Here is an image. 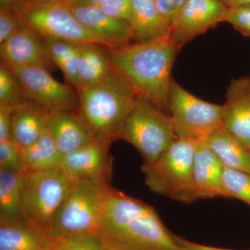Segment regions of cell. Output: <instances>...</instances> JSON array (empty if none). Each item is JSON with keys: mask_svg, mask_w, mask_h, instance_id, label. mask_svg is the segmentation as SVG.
Segmentation results:
<instances>
[{"mask_svg": "<svg viewBox=\"0 0 250 250\" xmlns=\"http://www.w3.org/2000/svg\"><path fill=\"white\" fill-rule=\"evenodd\" d=\"M130 24L136 43L147 42L167 34L170 26L161 17L156 0H131Z\"/></svg>", "mask_w": 250, "mask_h": 250, "instance_id": "cell-21", "label": "cell"}, {"mask_svg": "<svg viewBox=\"0 0 250 250\" xmlns=\"http://www.w3.org/2000/svg\"><path fill=\"white\" fill-rule=\"evenodd\" d=\"M78 113L95 141L111 146L120 139L137 95L113 68L101 83L77 90Z\"/></svg>", "mask_w": 250, "mask_h": 250, "instance_id": "cell-3", "label": "cell"}, {"mask_svg": "<svg viewBox=\"0 0 250 250\" xmlns=\"http://www.w3.org/2000/svg\"><path fill=\"white\" fill-rule=\"evenodd\" d=\"M12 109L0 105V141L13 139L11 115Z\"/></svg>", "mask_w": 250, "mask_h": 250, "instance_id": "cell-34", "label": "cell"}, {"mask_svg": "<svg viewBox=\"0 0 250 250\" xmlns=\"http://www.w3.org/2000/svg\"><path fill=\"white\" fill-rule=\"evenodd\" d=\"M176 238H177V241L182 250H236L203 246V245L197 244V243L187 241V240L177 236H176Z\"/></svg>", "mask_w": 250, "mask_h": 250, "instance_id": "cell-35", "label": "cell"}, {"mask_svg": "<svg viewBox=\"0 0 250 250\" xmlns=\"http://www.w3.org/2000/svg\"><path fill=\"white\" fill-rule=\"evenodd\" d=\"M224 166L210 149L207 140L197 143L193 166L194 192L196 200L229 197L224 185Z\"/></svg>", "mask_w": 250, "mask_h": 250, "instance_id": "cell-16", "label": "cell"}, {"mask_svg": "<svg viewBox=\"0 0 250 250\" xmlns=\"http://www.w3.org/2000/svg\"><path fill=\"white\" fill-rule=\"evenodd\" d=\"M47 129L62 155L94 141L78 111H51Z\"/></svg>", "mask_w": 250, "mask_h": 250, "instance_id": "cell-17", "label": "cell"}, {"mask_svg": "<svg viewBox=\"0 0 250 250\" xmlns=\"http://www.w3.org/2000/svg\"><path fill=\"white\" fill-rule=\"evenodd\" d=\"M17 2L18 0H0L1 9H13Z\"/></svg>", "mask_w": 250, "mask_h": 250, "instance_id": "cell-39", "label": "cell"}, {"mask_svg": "<svg viewBox=\"0 0 250 250\" xmlns=\"http://www.w3.org/2000/svg\"><path fill=\"white\" fill-rule=\"evenodd\" d=\"M70 0H20L14 6V9L18 11L34 5L45 4V3L66 2Z\"/></svg>", "mask_w": 250, "mask_h": 250, "instance_id": "cell-36", "label": "cell"}, {"mask_svg": "<svg viewBox=\"0 0 250 250\" xmlns=\"http://www.w3.org/2000/svg\"><path fill=\"white\" fill-rule=\"evenodd\" d=\"M62 157V153L47 129L35 142L21 149L22 172L60 167Z\"/></svg>", "mask_w": 250, "mask_h": 250, "instance_id": "cell-24", "label": "cell"}, {"mask_svg": "<svg viewBox=\"0 0 250 250\" xmlns=\"http://www.w3.org/2000/svg\"><path fill=\"white\" fill-rule=\"evenodd\" d=\"M228 6H250V0H229Z\"/></svg>", "mask_w": 250, "mask_h": 250, "instance_id": "cell-38", "label": "cell"}, {"mask_svg": "<svg viewBox=\"0 0 250 250\" xmlns=\"http://www.w3.org/2000/svg\"><path fill=\"white\" fill-rule=\"evenodd\" d=\"M95 237L103 250H182L154 207L114 188Z\"/></svg>", "mask_w": 250, "mask_h": 250, "instance_id": "cell-1", "label": "cell"}, {"mask_svg": "<svg viewBox=\"0 0 250 250\" xmlns=\"http://www.w3.org/2000/svg\"><path fill=\"white\" fill-rule=\"evenodd\" d=\"M199 141L177 138L154 163L143 164L145 182L151 191L182 203L196 201L192 166Z\"/></svg>", "mask_w": 250, "mask_h": 250, "instance_id": "cell-5", "label": "cell"}, {"mask_svg": "<svg viewBox=\"0 0 250 250\" xmlns=\"http://www.w3.org/2000/svg\"><path fill=\"white\" fill-rule=\"evenodd\" d=\"M66 4L82 24L106 42L108 48L124 47L134 41L129 22L108 16L100 6Z\"/></svg>", "mask_w": 250, "mask_h": 250, "instance_id": "cell-14", "label": "cell"}, {"mask_svg": "<svg viewBox=\"0 0 250 250\" xmlns=\"http://www.w3.org/2000/svg\"><path fill=\"white\" fill-rule=\"evenodd\" d=\"M103 0H70L66 4L70 5H80V6H98Z\"/></svg>", "mask_w": 250, "mask_h": 250, "instance_id": "cell-37", "label": "cell"}, {"mask_svg": "<svg viewBox=\"0 0 250 250\" xmlns=\"http://www.w3.org/2000/svg\"><path fill=\"white\" fill-rule=\"evenodd\" d=\"M28 100L17 77L4 62L0 66V105L14 109Z\"/></svg>", "mask_w": 250, "mask_h": 250, "instance_id": "cell-26", "label": "cell"}, {"mask_svg": "<svg viewBox=\"0 0 250 250\" xmlns=\"http://www.w3.org/2000/svg\"><path fill=\"white\" fill-rule=\"evenodd\" d=\"M225 22L250 37V6H228Z\"/></svg>", "mask_w": 250, "mask_h": 250, "instance_id": "cell-31", "label": "cell"}, {"mask_svg": "<svg viewBox=\"0 0 250 250\" xmlns=\"http://www.w3.org/2000/svg\"><path fill=\"white\" fill-rule=\"evenodd\" d=\"M223 178L229 196L250 206V174L224 167Z\"/></svg>", "mask_w": 250, "mask_h": 250, "instance_id": "cell-27", "label": "cell"}, {"mask_svg": "<svg viewBox=\"0 0 250 250\" xmlns=\"http://www.w3.org/2000/svg\"><path fill=\"white\" fill-rule=\"evenodd\" d=\"M110 184L77 179L52 224L47 238L95 236L103 219Z\"/></svg>", "mask_w": 250, "mask_h": 250, "instance_id": "cell-4", "label": "cell"}, {"mask_svg": "<svg viewBox=\"0 0 250 250\" xmlns=\"http://www.w3.org/2000/svg\"><path fill=\"white\" fill-rule=\"evenodd\" d=\"M71 183L60 167L22 172L23 213L28 223L45 236Z\"/></svg>", "mask_w": 250, "mask_h": 250, "instance_id": "cell-6", "label": "cell"}, {"mask_svg": "<svg viewBox=\"0 0 250 250\" xmlns=\"http://www.w3.org/2000/svg\"><path fill=\"white\" fill-rule=\"evenodd\" d=\"M52 62L62 70L65 80L79 88V54L76 42L62 39L44 38Z\"/></svg>", "mask_w": 250, "mask_h": 250, "instance_id": "cell-25", "label": "cell"}, {"mask_svg": "<svg viewBox=\"0 0 250 250\" xmlns=\"http://www.w3.org/2000/svg\"><path fill=\"white\" fill-rule=\"evenodd\" d=\"M110 145L94 141L84 147L62 155L60 167L72 180L83 179L110 184L113 158Z\"/></svg>", "mask_w": 250, "mask_h": 250, "instance_id": "cell-12", "label": "cell"}, {"mask_svg": "<svg viewBox=\"0 0 250 250\" xmlns=\"http://www.w3.org/2000/svg\"><path fill=\"white\" fill-rule=\"evenodd\" d=\"M206 140L224 167L250 174V149L223 125Z\"/></svg>", "mask_w": 250, "mask_h": 250, "instance_id": "cell-19", "label": "cell"}, {"mask_svg": "<svg viewBox=\"0 0 250 250\" xmlns=\"http://www.w3.org/2000/svg\"><path fill=\"white\" fill-rule=\"evenodd\" d=\"M98 6L108 16L130 24L132 13L131 0H103Z\"/></svg>", "mask_w": 250, "mask_h": 250, "instance_id": "cell-32", "label": "cell"}, {"mask_svg": "<svg viewBox=\"0 0 250 250\" xmlns=\"http://www.w3.org/2000/svg\"><path fill=\"white\" fill-rule=\"evenodd\" d=\"M20 1V0H18V1ZM18 2H17V3H18Z\"/></svg>", "mask_w": 250, "mask_h": 250, "instance_id": "cell-41", "label": "cell"}, {"mask_svg": "<svg viewBox=\"0 0 250 250\" xmlns=\"http://www.w3.org/2000/svg\"><path fill=\"white\" fill-rule=\"evenodd\" d=\"M178 52L168 33L147 42L106 48L113 68L137 97L149 100L169 115L171 71Z\"/></svg>", "mask_w": 250, "mask_h": 250, "instance_id": "cell-2", "label": "cell"}, {"mask_svg": "<svg viewBox=\"0 0 250 250\" xmlns=\"http://www.w3.org/2000/svg\"><path fill=\"white\" fill-rule=\"evenodd\" d=\"M0 223H27L22 204V172L0 169Z\"/></svg>", "mask_w": 250, "mask_h": 250, "instance_id": "cell-22", "label": "cell"}, {"mask_svg": "<svg viewBox=\"0 0 250 250\" xmlns=\"http://www.w3.org/2000/svg\"><path fill=\"white\" fill-rule=\"evenodd\" d=\"M0 250H50V246L29 223H0Z\"/></svg>", "mask_w": 250, "mask_h": 250, "instance_id": "cell-23", "label": "cell"}, {"mask_svg": "<svg viewBox=\"0 0 250 250\" xmlns=\"http://www.w3.org/2000/svg\"><path fill=\"white\" fill-rule=\"evenodd\" d=\"M223 106L224 126L250 149V77L231 80Z\"/></svg>", "mask_w": 250, "mask_h": 250, "instance_id": "cell-15", "label": "cell"}, {"mask_svg": "<svg viewBox=\"0 0 250 250\" xmlns=\"http://www.w3.org/2000/svg\"><path fill=\"white\" fill-rule=\"evenodd\" d=\"M0 169L22 172L21 149L13 139L0 141Z\"/></svg>", "mask_w": 250, "mask_h": 250, "instance_id": "cell-28", "label": "cell"}, {"mask_svg": "<svg viewBox=\"0 0 250 250\" xmlns=\"http://www.w3.org/2000/svg\"><path fill=\"white\" fill-rule=\"evenodd\" d=\"M23 23L41 37L81 43L98 44L108 48L101 38L90 31L72 14L64 2L45 3L19 10Z\"/></svg>", "mask_w": 250, "mask_h": 250, "instance_id": "cell-9", "label": "cell"}, {"mask_svg": "<svg viewBox=\"0 0 250 250\" xmlns=\"http://www.w3.org/2000/svg\"><path fill=\"white\" fill-rule=\"evenodd\" d=\"M49 241L50 250H103L95 236L62 237Z\"/></svg>", "mask_w": 250, "mask_h": 250, "instance_id": "cell-29", "label": "cell"}, {"mask_svg": "<svg viewBox=\"0 0 250 250\" xmlns=\"http://www.w3.org/2000/svg\"><path fill=\"white\" fill-rule=\"evenodd\" d=\"M188 0H156L161 17L171 26Z\"/></svg>", "mask_w": 250, "mask_h": 250, "instance_id": "cell-33", "label": "cell"}, {"mask_svg": "<svg viewBox=\"0 0 250 250\" xmlns=\"http://www.w3.org/2000/svg\"><path fill=\"white\" fill-rule=\"evenodd\" d=\"M169 112L177 138L202 141L223 125V105L208 103L172 80Z\"/></svg>", "mask_w": 250, "mask_h": 250, "instance_id": "cell-8", "label": "cell"}, {"mask_svg": "<svg viewBox=\"0 0 250 250\" xmlns=\"http://www.w3.org/2000/svg\"><path fill=\"white\" fill-rule=\"evenodd\" d=\"M220 1H224V2H225V4H227V3H228V1H229V0H220Z\"/></svg>", "mask_w": 250, "mask_h": 250, "instance_id": "cell-40", "label": "cell"}, {"mask_svg": "<svg viewBox=\"0 0 250 250\" xmlns=\"http://www.w3.org/2000/svg\"><path fill=\"white\" fill-rule=\"evenodd\" d=\"M228 6L220 0H188L171 24L168 35L177 49L225 22Z\"/></svg>", "mask_w": 250, "mask_h": 250, "instance_id": "cell-11", "label": "cell"}, {"mask_svg": "<svg viewBox=\"0 0 250 250\" xmlns=\"http://www.w3.org/2000/svg\"><path fill=\"white\" fill-rule=\"evenodd\" d=\"M79 54V88H88L101 83L113 72V67L107 52L100 45L81 42L77 43Z\"/></svg>", "mask_w": 250, "mask_h": 250, "instance_id": "cell-20", "label": "cell"}, {"mask_svg": "<svg viewBox=\"0 0 250 250\" xmlns=\"http://www.w3.org/2000/svg\"><path fill=\"white\" fill-rule=\"evenodd\" d=\"M50 110L27 100L11 111V134L21 149L31 146L48 126Z\"/></svg>", "mask_w": 250, "mask_h": 250, "instance_id": "cell-18", "label": "cell"}, {"mask_svg": "<svg viewBox=\"0 0 250 250\" xmlns=\"http://www.w3.org/2000/svg\"><path fill=\"white\" fill-rule=\"evenodd\" d=\"M8 67L17 77L28 100L50 111H78V94L69 85L57 82L47 69L38 65Z\"/></svg>", "mask_w": 250, "mask_h": 250, "instance_id": "cell-10", "label": "cell"}, {"mask_svg": "<svg viewBox=\"0 0 250 250\" xmlns=\"http://www.w3.org/2000/svg\"><path fill=\"white\" fill-rule=\"evenodd\" d=\"M177 139L170 115L146 99L137 97L120 139L134 146L143 164H151Z\"/></svg>", "mask_w": 250, "mask_h": 250, "instance_id": "cell-7", "label": "cell"}, {"mask_svg": "<svg viewBox=\"0 0 250 250\" xmlns=\"http://www.w3.org/2000/svg\"><path fill=\"white\" fill-rule=\"evenodd\" d=\"M21 15L13 9L0 10V45L7 41L23 25Z\"/></svg>", "mask_w": 250, "mask_h": 250, "instance_id": "cell-30", "label": "cell"}, {"mask_svg": "<svg viewBox=\"0 0 250 250\" xmlns=\"http://www.w3.org/2000/svg\"><path fill=\"white\" fill-rule=\"evenodd\" d=\"M41 38L34 29L23 24L14 35L0 45L3 62L8 66L38 65L47 69L52 60Z\"/></svg>", "mask_w": 250, "mask_h": 250, "instance_id": "cell-13", "label": "cell"}]
</instances>
